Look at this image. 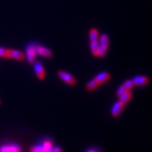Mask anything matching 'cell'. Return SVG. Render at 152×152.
<instances>
[{
    "instance_id": "7",
    "label": "cell",
    "mask_w": 152,
    "mask_h": 152,
    "mask_svg": "<svg viewBox=\"0 0 152 152\" xmlns=\"http://www.w3.org/2000/svg\"><path fill=\"white\" fill-rule=\"evenodd\" d=\"M25 58L24 54L21 51L13 49H9V58H12L17 61H23Z\"/></svg>"
},
{
    "instance_id": "12",
    "label": "cell",
    "mask_w": 152,
    "mask_h": 152,
    "mask_svg": "<svg viewBox=\"0 0 152 152\" xmlns=\"http://www.w3.org/2000/svg\"><path fill=\"white\" fill-rule=\"evenodd\" d=\"M99 45V46H101V47H103V48H108V47H109V37L106 34H102V36L100 37Z\"/></svg>"
},
{
    "instance_id": "13",
    "label": "cell",
    "mask_w": 152,
    "mask_h": 152,
    "mask_svg": "<svg viewBox=\"0 0 152 152\" xmlns=\"http://www.w3.org/2000/svg\"><path fill=\"white\" fill-rule=\"evenodd\" d=\"M89 38H90V41H98L99 38V33L98 30L95 28L91 29L89 31Z\"/></svg>"
},
{
    "instance_id": "11",
    "label": "cell",
    "mask_w": 152,
    "mask_h": 152,
    "mask_svg": "<svg viewBox=\"0 0 152 152\" xmlns=\"http://www.w3.org/2000/svg\"><path fill=\"white\" fill-rule=\"evenodd\" d=\"M41 145H42L44 150L45 151V152H49L50 151V150L52 149L53 146V143L52 141L49 139H46V140H43L41 142Z\"/></svg>"
},
{
    "instance_id": "16",
    "label": "cell",
    "mask_w": 152,
    "mask_h": 152,
    "mask_svg": "<svg viewBox=\"0 0 152 152\" xmlns=\"http://www.w3.org/2000/svg\"><path fill=\"white\" fill-rule=\"evenodd\" d=\"M122 86L125 88L126 90H131V89L134 88V82H133L132 79H129V80L125 81V82L123 83Z\"/></svg>"
},
{
    "instance_id": "1",
    "label": "cell",
    "mask_w": 152,
    "mask_h": 152,
    "mask_svg": "<svg viewBox=\"0 0 152 152\" xmlns=\"http://www.w3.org/2000/svg\"><path fill=\"white\" fill-rule=\"evenodd\" d=\"M58 77L61 79L62 81H64V82H66L68 84L71 85V86H74L76 84L75 78L72 75L69 74L67 72H64V71H59L58 73Z\"/></svg>"
},
{
    "instance_id": "9",
    "label": "cell",
    "mask_w": 152,
    "mask_h": 152,
    "mask_svg": "<svg viewBox=\"0 0 152 152\" xmlns=\"http://www.w3.org/2000/svg\"><path fill=\"white\" fill-rule=\"evenodd\" d=\"M133 82H134V86H145L148 83L149 79L147 76L144 75H137L136 77H134L132 79Z\"/></svg>"
},
{
    "instance_id": "10",
    "label": "cell",
    "mask_w": 152,
    "mask_h": 152,
    "mask_svg": "<svg viewBox=\"0 0 152 152\" xmlns=\"http://www.w3.org/2000/svg\"><path fill=\"white\" fill-rule=\"evenodd\" d=\"M131 98H132V92H130V90H127L120 96L119 100L124 105H126L131 99Z\"/></svg>"
},
{
    "instance_id": "14",
    "label": "cell",
    "mask_w": 152,
    "mask_h": 152,
    "mask_svg": "<svg viewBox=\"0 0 152 152\" xmlns=\"http://www.w3.org/2000/svg\"><path fill=\"white\" fill-rule=\"evenodd\" d=\"M90 46L92 54H93L94 56H97V55H98L99 46V40L98 41H91Z\"/></svg>"
},
{
    "instance_id": "8",
    "label": "cell",
    "mask_w": 152,
    "mask_h": 152,
    "mask_svg": "<svg viewBox=\"0 0 152 152\" xmlns=\"http://www.w3.org/2000/svg\"><path fill=\"white\" fill-rule=\"evenodd\" d=\"M110 75L109 74L108 72H103L97 75L94 78V79L96 81V82L98 83L99 86V85L102 84V83H104V82H106L107 81L110 80Z\"/></svg>"
},
{
    "instance_id": "15",
    "label": "cell",
    "mask_w": 152,
    "mask_h": 152,
    "mask_svg": "<svg viewBox=\"0 0 152 152\" xmlns=\"http://www.w3.org/2000/svg\"><path fill=\"white\" fill-rule=\"evenodd\" d=\"M98 83H97L96 81L93 78V79H92V80L89 81V82L87 83V85H86V88H87V90L88 91H93L98 87Z\"/></svg>"
},
{
    "instance_id": "18",
    "label": "cell",
    "mask_w": 152,
    "mask_h": 152,
    "mask_svg": "<svg viewBox=\"0 0 152 152\" xmlns=\"http://www.w3.org/2000/svg\"><path fill=\"white\" fill-rule=\"evenodd\" d=\"M0 58H9V49L0 48Z\"/></svg>"
},
{
    "instance_id": "20",
    "label": "cell",
    "mask_w": 152,
    "mask_h": 152,
    "mask_svg": "<svg viewBox=\"0 0 152 152\" xmlns=\"http://www.w3.org/2000/svg\"><path fill=\"white\" fill-rule=\"evenodd\" d=\"M51 152H63L61 148L60 147H53L52 149L50 150Z\"/></svg>"
},
{
    "instance_id": "3",
    "label": "cell",
    "mask_w": 152,
    "mask_h": 152,
    "mask_svg": "<svg viewBox=\"0 0 152 152\" xmlns=\"http://www.w3.org/2000/svg\"><path fill=\"white\" fill-rule=\"evenodd\" d=\"M34 71L36 72V75L38 78L39 79H44V77H45V70H44L42 63L40 61H34Z\"/></svg>"
},
{
    "instance_id": "17",
    "label": "cell",
    "mask_w": 152,
    "mask_h": 152,
    "mask_svg": "<svg viewBox=\"0 0 152 152\" xmlns=\"http://www.w3.org/2000/svg\"><path fill=\"white\" fill-rule=\"evenodd\" d=\"M30 152H45V151L44 150L41 144H39L32 147L30 149Z\"/></svg>"
},
{
    "instance_id": "19",
    "label": "cell",
    "mask_w": 152,
    "mask_h": 152,
    "mask_svg": "<svg viewBox=\"0 0 152 152\" xmlns=\"http://www.w3.org/2000/svg\"><path fill=\"white\" fill-rule=\"evenodd\" d=\"M126 91H127V90H126V89H125V88H124V86H120V87H119V88H117V90H116V96L120 98V96H122V95L124 94V92H126Z\"/></svg>"
},
{
    "instance_id": "2",
    "label": "cell",
    "mask_w": 152,
    "mask_h": 152,
    "mask_svg": "<svg viewBox=\"0 0 152 152\" xmlns=\"http://www.w3.org/2000/svg\"><path fill=\"white\" fill-rule=\"evenodd\" d=\"M36 44H30L28 46L26 47V54L27 61L30 64H34L35 61V58H36V48H35Z\"/></svg>"
},
{
    "instance_id": "5",
    "label": "cell",
    "mask_w": 152,
    "mask_h": 152,
    "mask_svg": "<svg viewBox=\"0 0 152 152\" xmlns=\"http://www.w3.org/2000/svg\"><path fill=\"white\" fill-rule=\"evenodd\" d=\"M124 106H125V105L120 102V100L117 101L116 102H115L112 107V110H111L112 116H113V117H117V116L120 114V113L122 112Z\"/></svg>"
},
{
    "instance_id": "4",
    "label": "cell",
    "mask_w": 152,
    "mask_h": 152,
    "mask_svg": "<svg viewBox=\"0 0 152 152\" xmlns=\"http://www.w3.org/2000/svg\"><path fill=\"white\" fill-rule=\"evenodd\" d=\"M36 48V53L37 54H39L40 56L46 57V58H50L52 56V52L50 49H48V48H45L41 45H35Z\"/></svg>"
},
{
    "instance_id": "21",
    "label": "cell",
    "mask_w": 152,
    "mask_h": 152,
    "mask_svg": "<svg viewBox=\"0 0 152 152\" xmlns=\"http://www.w3.org/2000/svg\"><path fill=\"white\" fill-rule=\"evenodd\" d=\"M86 152H99V151H98L96 150V149H94V148H89V149H88Z\"/></svg>"
},
{
    "instance_id": "6",
    "label": "cell",
    "mask_w": 152,
    "mask_h": 152,
    "mask_svg": "<svg viewBox=\"0 0 152 152\" xmlns=\"http://www.w3.org/2000/svg\"><path fill=\"white\" fill-rule=\"evenodd\" d=\"M20 147L17 144H6L0 148V152H20Z\"/></svg>"
}]
</instances>
